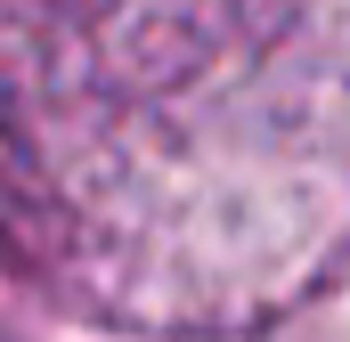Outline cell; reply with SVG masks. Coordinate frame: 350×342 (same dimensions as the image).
<instances>
[{
	"instance_id": "obj_1",
	"label": "cell",
	"mask_w": 350,
	"mask_h": 342,
	"mask_svg": "<svg viewBox=\"0 0 350 342\" xmlns=\"http://www.w3.org/2000/svg\"><path fill=\"white\" fill-rule=\"evenodd\" d=\"M0 245L114 334L301 310L350 253V0H0Z\"/></svg>"
}]
</instances>
